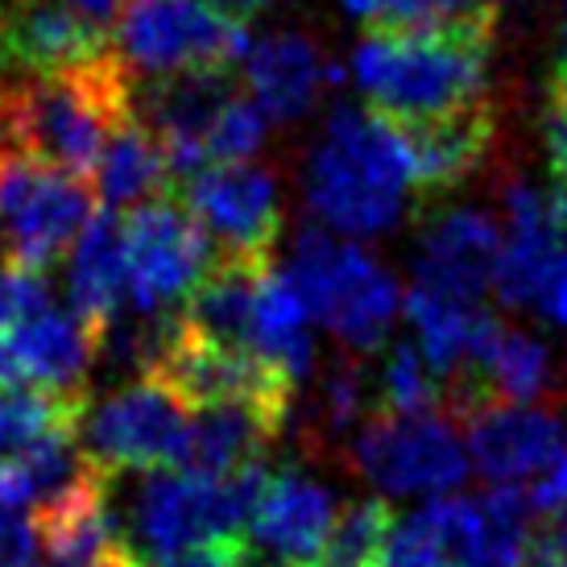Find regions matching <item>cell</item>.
I'll list each match as a JSON object with an SVG mask.
<instances>
[{
	"label": "cell",
	"instance_id": "cell-24",
	"mask_svg": "<svg viewBox=\"0 0 567 567\" xmlns=\"http://www.w3.org/2000/svg\"><path fill=\"white\" fill-rule=\"evenodd\" d=\"M274 261H233L216 257L207 278L190 299L178 307V319L190 336L207 344L233 348V352H252V307H257V286ZM257 357V352H252Z\"/></svg>",
	"mask_w": 567,
	"mask_h": 567
},
{
	"label": "cell",
	"instance_id": "cell-13",
	"mask_svg": "<svg viewBox=\"0 0 567 567\" xmlns=\"http://www.w3.org/2000/svg\"><path fill=\"white\" fill-rule=\"evenodd\" d=\"M240 95L237 66H204L150 80L137 92V121H142L162 154L171 162L174 183H190L204 162V137L212 121Z\"/></svg>",
	"mask_w": 567,
	"mask_h": 567
},
{
	"label": "cell",
	"instance_id": "cell-37",
	"mask_svg": "<svg viewBox=\"0 0 567 567\" xmlns=\"http://www.w3.org/2000/svg\"><path fill=\"white\" fill-rule=\"evenodd\" d=\"M547 145H551V166H567V63L555 66L547 92Z\"/></svg>",
	"mask_w": 567,
	"mask_h": 567
},
{
	"label": "cell",
	"instance_id": "cell-38",
	"mask_svg": "<svg viewBox=\"0 0 567 567\" xmlns=\"http://www.w3.org/2000/svg\"><path fill=\"white\" fill-rule=\"evenodd\" d=\"M530 505H535V514H547L555 505H567V447H564V456L555 460L551 468L543 473V481L535 485Z\"/></svg>",
	"mask_w": 567,
	"mask_h": 567
},
{
	"label": "cell",
	"instance_id": "cell-29",
	"mask_svg": "<svg viewBox=\"0 0 567 567\" xmlns=\"http://www.w3.org/2000/svg\"><path fill=\"white\" fill-rule=\"evenodd\" d=\"M344 9L369 33L452 30L481 17H497L488 0H344Z\"/></svg>",
	"mask_w": 567,
	"mask_h": 567
},
{
	"label": "cell",
	"instance_id": "cell-21",
	"mask_svg": "<svg viewBox=\"0 0 567 567\" xmlns=\"http://www.w3.org/2000/svg\"><path fill=\"white\" fill-rule=\"evenodd\" d=\"M331 80L336 75L323 63L319 47L302 33H269L261 42H252L245 54V83L252 92V104L274 121L307 116Z\"/></svg>",
	"mask_w": 567,
	"mask_h": 567
},
{
	"label": "cell",
	"instance_id": "cell-33",
	"mask_svg": "<svg viewBox=\"0 0 567 567\" xmlns=\"http://www.w3.org/2000/svg\"><path fill=\"white\" fill-rule=\"evenodd\" d=\"M323 419L331 431H348L352 423L369 419V381H364L361 364H340L323 381Z\"/></svg>",
	"mask_w": 567,
	"mask_h": 567
},
{
	"label": "cell",
	"instance_id": "cell-9",
	"mask_svg": "<svg viewBox=\"0 0 567 567\" xmlns=\"http://www.w3.org/2000/svg\"><path fill=\"white\" fill-rule=\"evenodd\" d=\"M116 54L128 71L162 80L178 71L245 63L249 38L207 13L199 0H121Z\"/></svg>",
	"mask_w": 567,
	"mask_h": 567
},
{
	"label": "cell",
	"instance_id": "cell-30",
	"mask_svg": "<svg viewBox=\"0 0 567 567\" xmlns=\"http://www.w3.org/2000/svg\"><path fill=\"white\" fill-rule=\"evenodd\" d=\"M443 406V378L426 364L419 344H394L385 352L378 378V406L373 414H394V419H414V414H440Z\"/></svg>",
	"mask_w": 567,
	"mask_h": 567
},
{
	"label": "cell",
	"instance_id": "cell-3",
	"mask_svg": "<svg viewBox=\"0 0 567 567\" xmlns=\"http://www.w3.org/2000/svg\"><path fill=\"white\" fill-rule=\"evenodd\" d=\"M414 187L406 145L398 128L369 109L331 112L323 142L307 166L311 212L344 237H378L402 216V199Z\"/></svg>",
	"mask_w": 567,
	"mask_h": 567
},
{
	"label": "cell",
	"instance_id": "cell-18",
	"mask_svg": "<svg viewBox=\"0 0 567 567\" xmlns=\"http://www.w3.org/2000/svg\"><path fill=\"white\" fill-rule=\"evenodd\" d=\"M505 228L509 233H505L497 274H493V290L509 307H530V302L538 307L567 261L564 228L555 224L547 199L535 195L526 183H514L505 190Z\"/></svg>",
	"mask_w": 567,
	"mask_h": 567
},
{
	"label": "cell",
	"instance_id": "cell-34",
	"mask_svg": "<svg viewBox=\"0 0 567 567\" xmlns=\"http://www.w3.org/2000/svg\"><path fill=\"white\" fill-rule=\"evenodd\" d=\"M42 530L25 509L0 505V567H42Z\"/></svg>",
	"mask_w": 567,
	"mask_h": 567
},
{
	"label": "cell",
	"instance_id": "cell-45",
	"mask_svg": "<svg viewBox=\"0 0 567 567\" xmlns=\"http://www.w3.org/2000/svg\"><path fill=\"white\" fill-rule=\"evenodd\" d=\"M555 567H567V559H559V564H555Z\"/></svg>",
	"mask_w": 567,
	"mask_h": 567
},
{
	"label": "cell",
	"instance_id": "cell-10",
	"mask_svg": "<svg viewBox=\"0 0 567 567\" xmlns=\"http://www.w3.org/2000/svg\"><path fill=\"white\" fill-rule=\"evenodd\" d=\"M116 526H121L125 551H133L137 559H171L190 547L228 538L216 476H195L187 468H158V473L137 476L125 514L116 509Z\"/></svg>",
	"mask_w": 567,
	"mask_h": 567
},
{
	"label": "cell",
	"instance_id": "cell-22",
	"mask_svg": "<svg viewBox=\"0 0 567 567\" xmlns=\"http://www.w3.org/2000/svg\"><path fill=\"white\" fill-rule=\"evenodd\" d=\"M71 311L104 336L112 319L128 307V252L121 216L100 207L71 249V274H66Z\"/></svg>",
	"mask_w": 567,
	"mask_h": 567
},
{
	"label": "cell",
	"instance_id": "cell-1",
	"mask_svg": "<svg viewBox=\"0 0 567 567\" xmlns=\"http://www.w3.org/2000/svg\"><path fill=\"white\" fill-rule=\"evenodd\" d=\"M133 116L137 87L116 50L66 75H21L0 87V145L83 183H92L112 133Z\"/></svg>",
	"mask_w": 567,
	"mask_h": 567
},
{
	"label": "cell",
	"instance_id": "cell-4",
	"mask_svg": "<svg viewBox=\"0 0 567 567\" xmlns=\"http://www.w3.org/2000/svg\"><path fill=\"white\" fill-rule=\"evenodd\" d=\"M286 274L299 286L311 319L336 331L352 352L369 357L385 344L402 290L364 249L319 228H302Z\"/></svg>",
	"mask_w": 567,
	"mask_h": 567
},
{
	"label": "cell",
	"instance_id": "cell-11",
	"mask_svg": "<svg viewBox=\"0 0 567 567\" xmlns=\"http://www.w3.org/2000/svg\"><path fill=\"white\" fill-rule=\"evenodd\" d=\"M154 378L162 385H171L174 398L190 414L207 406H228V402H252V406L290 414V394H295L290 378H282L274 364H266L252 352L207 344V340L183 328V319H178L171 348L162 352Z\"/></svg>",
	"mask_w": 567,
	"mask_h": 567
},
{
	"label": "cell",
	"instance_id": "cell-2",
	"mask_svg": "<svg viewBox=\"0 0 567 567\" xmlns=\"http://www.w3.org/2000/svg\"><path fill=\"white\" fill-rule=\"evenodd\" d=\"M497 17L452 30L369 33L352 54L369 112L385 121H431L481 104Z\"/></svg>",
	"mask_w": 567,
	"mask_h": 567
},
{
	"label": "cell",
	"instance_id": "cell-36",
	"mask_svg": "<svg viewBox=\"0 0 567 567\" xmlns=\"http://www.w3.org/2000/svg\"><path fill=\"white\" fill-rule=\"evenodd\" d=\"M538 518L543 522L530 535V567H555L567 559V505H555Z\"/></svg>",
	"mask_w": 567,
	"mask_h": 567
},
{
	"label": "cell",
	"instance_id": "cell-6",
	"mask_svg": "<svg viewBox=\"0 0 567 567\" xmlns=\"http://www.w3.org/2000/svg\"><path fill=\"white\" fill-rule=\"evenodd\" d=\"M190 410L158 378H142L100 398L80 419V452L95 473H158L178 468L187 456Z\"/></svg>",
	"mask_w": 567,
	"mask_h": 567
},
{
	"label": "cell",
	"instance_id": "cell-28",
	"mask_svg": "<svg viewBox=\"0 0 567 567\" xmlns=\"http://www.w3.org/2000/svg\"><path fill=\"white\" fill-rule=\"evenodd\" d=\"M83 410H87V398H54L0 385V460L25 452L30 443L47 440L54 431L80 426Z\"/></svg>",
	"mask_w": 567,
	"mask_h": 567
},
{
	"label": "cell",
	"instance_id": "cell-35",
	"mask_svg": "<svg viewBox=\"0 0 567 567\" xmlns=\"http://www.w3.org/2000/svg\"><path fill=\"white\" fill-rule=\"evenodd\" d=\"M240 555H245V543H228V538H216V543L190 547V551L171 555V559H137L133 551H121L109 567H237Z\"/></svg>",
	"mask_w": 567,
	"mask_h": 567
},
{
	"label": "cell",
	"instance_id": "cell-20",
	"mask_svg": "<svg viewBox=\"0 0 567 567\" xmlns=\"http://www.w3.org/2000/svg\"><path fill=\"white\" fill-rule=\"evenodd\" d=\"M336 518L340 514H336L328 488L299 468H282V473L269 476V488L257 505V518L249 530L257 538V547L274 559L295 567H316Z\"/></svg>",
	"mask_w": 567,
	"mask_h": 567
},
{
	"label": "cell",
	"instance_id": "cell-40",
	"mask_svg": "<svg viewBox=\"0 0 567 567\" xmlns=\"http://www.w3.org/2000/svg\"><path fill=\"white\" fill-rule=\"evenodd\" d=\"M538 311L551 319L555 328L567 331V261H564V269L555 274V282L547 286V295H543V302H538Z\"/></svg>",
	"mask_w": 567,
	"mask_h": 567
},
{
	"label": "cell",
	"instance_id": "cell-14",
	"mask_svg": "<svg viewBox=\"0 0 567 567\" xmlns=\"http://www.w3.org/2000/svg\"><path fill=\"white\" fill-rule=\"evenodd\" d=\"M100 357V336L75 311L54 302L0 336V385L54 398H87V369Z\"/></svg>",
	"mask_w": 567,
	"mask_h": 567
},
{
	"label": "cell",
	"instance_id": "cell-23",
	"mask_svg": "<svg viewBox=\"0 0 567 567\" xmlns=\"http://www.w3.org/2000/svg\"><path fill=\"white\" fill-rule=\"evenodd\" d=\"M282 423L286 414L269 406H252V402L195 410L187 431V456L178 468H187L195 476H228L245 464H261Z\"/></svg>",
	"mask_w": 567,
	"mask_h": 567
},
{
	"label": "cell",
	"instance_id": "cell-32",
	"mask_svg": "<svg viewBox=\"0 0 567 567\" xmlns=\"http://www.w3.org/2000/svg\"><path fill=\"white\" fill-rule=\"evenodd\" d=\"M266 142V112L252 104V95H237L228 109L212 121L204 137L207 166H245Z\"/></svg>",
	"mask_w": 567,
	"mask_h": 567
},
{
	"label": "cell",
	"instance_id": "cell-16",
	"mask_svg": "<svg viewBox=\"0 0 567 567\" xmlns=\"http://www.w3.org/2000/svg\"><path fill=\"white\" fill-rule=\"evenodd\" d=\"M502 245V228L485 212H473V207L435 212L423 224L414 286H426V290L460 302H481V295L493 290Z\"/></svg>",
	"mask_w": 567,
	"mask_h": 567
},
{
	"label": "cell",
	"instance_id": "cell-27",
	"mask_svg": "<svg viewBox=\"0 0 567 567\" xmlns=\"http://www.w3.org/2000/svg\"><path fill=\"white\" fill-rule=\"evenodd\" d=\"M75 431L80 426L54 431L47 440L30 443L25 452L0 460V505L30 514V509L54 505L80 485L83 476L92 473V464L83 460Z\"/></svg>",
	"mask_w": 567,
	"mask_h": 567
},
{
	"label": "cell",
	"instance_id": "cell-25",
	"mask_svg": "<svg viewBox=\"0 0 567 567\" xmlns=\"http://www.w3.org/2000/svg\"><path fill=\"white\" fill-rule=\"evenodd\" d=\"M307 323H311V311L302 302L299 286L290 282L286 269L269 266L252 307V352L274 364L282 378H290V385H299L316 361V340Z\"/></svg>",
	"mask_w": 567,
	"mask_h": 567
},
{
	"label": "cell",
	"instance_id": "cell-42",
	"mask_svg": "<svg viewBox=\"0 0 567 567\" xmlns=\"http://www.w3.org/2000/svg\"><path fill=\"white\" fill-rule=\"evenodd\" d=\"M9 269V233H4V224H0V274Z\"/></svg>",
	"mask_w": 567,
	"mask_h": 567
},
{
	"label": "cell",
	"instance_id": "cell-8",
	"mask_svg": "<svg viewBox=\"0 0 567 567\" xmlns=\"http://www.w3.org/2000/svg\"><path fill=\"white\" fill-rule=\"evenodd\" d=\"M352 464L390 497H447L473 468L447 414H369L352 443Z\"/></svg>",
	"mask_w": 567,
	"mask_h": 567
},
{
	"label": "cell",
	"instance_id": "cell-41",
	"mask_svg": "<svg viewBox=\"0 0 567 567\" xmlns=\"http://www.w3.org/2000/svg\"><path fill=\"white\" fill-rule=\"evenodd\" d=\"M547 207H551L555 224L564 228L567 237V166H551V199H547Z\"/></svg>",
	"mask_w": 567,
	"mask_h": 567
},
{
	"label": "cell",
	"instance_id": "cell-15",
	"mask_svg": "<svg viewBox=\"0 0 567 567\" xmlns=\"http://www.w3.org/2000/svg\"><path fill=\"white\" fill-rule=\"evenodd\" d=\"M112 50V33L63 0H9L0 13V63L21 75H66Z\"/></svg>",
	"mask_w": 567,
	"mask_h": 567
},
{
	"label": "cell",
	"instance_id": "cell-5",
	"mask_svg": "<svg viewBox=\"0 0 567 567\" xmlns=\"http://www.w3.org/2000/svg\"><path fill=\"white\" fill-rule=\"evenodd\" d=\"M100 199L95 187L0 145V224L9 233V266L47 274L66 249H75Z\"/></svg>",
	"mask_w": 567,
	"mask_h": 567
},
{
	"label": "cell",
	"instance_id": "cell-7",
	"mask_svg": "<svg viewBox=\"0 0 567 567\" xmlns=\"http://www.w3.org/2000/svg\"><path fill=\"white\" fill-rule=\"evenodd\" d=\"M128 252V302L142 316H171L216 266V245L178 195H162L121 216Z\"/></svg>",
	"mask_w": 567,
	"mask_h": 567
},
{
	"label": "cell",
	"instance_id": "cell-43",
	"mask_svg": "<svg viewBox=\"0 0 567 567\" xmlns=\"http://www.w3.org/2000/svg\"><path fill=\"white\" fill-rule=\"evenodd\" d=\"M564 63H567V9H564Z\"/></svg>",
	"mask_w": 567,
	"mask_h": 567
},
{
	"label": "cell",
	"instance_id": "cell-12",
	"mask_svg": "<svg viewBox=\"0 0 567 567\" xmlns=\"http://www.w3.org/2000/svg\"><path fill=\"white\" fill-rule=\"evenodd\" d=\"M183 204L204 224L220 257L233 261H274L269 249L282 228L274 174L261 166H207L187 183Z\"/></svg>",
	"mask_w": 567,
	"mask_h": 567
},
{
	"label": "cell",
	"instance_id": "cell-31",
	"mask_svg": "<svg viewBox=\"0 0 567 567\" xmlns=\"http://www.w3.org/2000/svg\"><path fill=\"white\" fill-rule=\"evenodd\" d=\"M394 509L385 497H369V502H352L336 518L328 543L319 551L316 567H373L381 543L394 530Z\"/></svg>",
	"mask_w": 567,
	"mask_h": 567
},
{
	"label": "cell",
	"instance_id": "cell-17",
	"mask_svg": "<svg viewBox=\"0 0 567 567\" xmlns=\"http://www.w3.org/2000/svg\"><path fill=\"white\" fill-rule=\"evenodd\" d=\"M468 460L493 485H518L526 476L547 473L564 456V423L555 414L509 402H488L464 419Z\"/></svg>",
	"mask_w": 567,
	"mask_h": 567
},
{
	"label": "cell",
	"instance_id": "cell-26",
	"mask_svg": "<svg viewBox=\"0 0 567 567\" xmlns=\"http://www.w3.org/2000/svg\"><path fill=\"white\" fill-rule=\"evenodd\" d=\"M95 199L109 212H133V207L174 195V174L171 162L162 154V145L154 142V133L133 116L112 133L109 150L100 158V171L92 178Z\"/></svg>",
	"mask_w": 567,
	"mask_h": 567
},
{
	"label": "cell",
	"instance_id": "cell-19",
	"mask_svg": "<svg viewBox=\"0 0 567 567\" xmlns=\"http://www.w3.org/2000/svg\"><path fill=\"white\" fill-rule=\"evenodd\" d=\"M398 137L406 145L410 178L423 195H447L456 190L468 174L488 158L493 137H497V121L485 100L473 109L447 112V116H431V121H390Z\"/></svg>",
	"mask_w": 567,
	"mask_h": 567
},
{
	"label": "cell",
	"instance_id": "cell-39",
	"mask_svg": "<svg viewBox=\"0 0 567 567\" xmlns=\"http://www.w3.org/2000/svg\"><path fill=\"white\" fill-rule=\"evenodd\" d=\"M207 13L220 17L224 25H233V30H245L249 21H257V17L266 13L269 0H199Z\"/></svg>",
	"mask_w": 567,
	"mask_h": 567
},
{
	"label": "cell",
	"instance_id": "cell-44",
	"mask_svg": "<svg viewBox=\"0 0 567 567\" xmlns=\"http://www.w3.org/2000/svg\"><path fill=\"white\" fill-rule=\"evenodd\" d=\"M488 4H493V9H497V4H509V0H488Z\"/></svg>",
	"mask_w": 567,
	"mask_h": 567
}]
</instances>
